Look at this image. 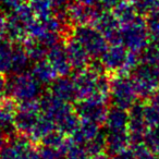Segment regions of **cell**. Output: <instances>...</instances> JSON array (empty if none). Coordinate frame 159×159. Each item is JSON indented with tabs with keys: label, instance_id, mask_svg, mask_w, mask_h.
I'll return each mask as SVG.
<instances>
[{
	"label": "cell",
	"instance_id": "cell-1",
	"mask_svg": "<svg viewBox=\"0 0 159 159\" xmlns=\"http://www.w3.org/2000/svg\"><path fill=\"white\" fill-rule=\"evenodd\" d=\"M40 94L42 84L32 75V73L23 72L20 74H14L7 80L6 95L14 99L16 102L37 99Z\"/></svg>",
	"mask_w": 159,
	"mask_h": 159
},
{
	"label": "cell",
	"instance_id": "cell-2",
	"mask_svg": "<svg viewBox=\"0 0 159 159\" xmlns=\"http://www.w3.org/2000/svg\"><path fill=\"white\" fill-rule=\"evenodd\" d=\"M121 45L133 52H141L150 43L146 20L139 16L134 21L123 24L120 29Z\"/></svg>",
	"mask_w": 159,
	"mask_h": 159
},
{
	"label": "cell",
	"instance_id": "cell-3",
	"mask_svg": "<svg viewBox=\"0 0 159 159\" xmlns=\"http://www.w3.org/2000/svg\"><path fill=\"white\" fill-rule=\"evenodd\" d=\"M136 94L141 98H150L159 89V66L142 63L132 72Z\"/></svg>",
	"mask_w": 159,
	"mask_h": 159
},
{
	"label": "cell",
	"instance_id": "cell-4",
	"mask_svg": "<svg viewBox=\"0 0 159 159\" xmlns=\"http://www.w3.org/2000/svg\"><path fill=\"white\" fill-rule=\"evenodd\" d=\"M137 94L132 77L118 73L110 81V100L113 106L121 109H130L136 102Z\"/></svg>",
	"mask_w": 159,
	"mask_h": 159
},
{
	"label": "cell",
	"instance_id": "cell-5",
	"mask_svg": "<svg viewBox=\"0 0 159 159\" xmlns=\"http://www.w3.org/2000/svg\"><path fill=\"white\" fill-rule=\"evenodd\" d=\"M71 35L81 43L92 58L102 57L108 48L109 44L105 36L93 25L74 26Z\"/></svg>",
	"mask_w": 159,
	"mask_h": 159
},
{
	"label": "cell",
	"instance_id": "cell-6",
	"mask_svg": "<svg viewBox=\"0 0 159 159\" xmlns=\"http://www.w3.org/2000/svg\"><path fill=\"white\" fill-rule=\"evenodd\" d=\"M25 135H13L0 146V159H35L37 149Z\"/></svg>",
	"mask_w": 159,
	"mask_h": 159
},
{
	"label": "cell",
	"instance_id": "cell-7",
	"mask_svg": "<svg viewBox=\"0 0 159 159\" xmlns=\"http://www.w3.org/2000/svg\"><path fill=\"white\" fill-rule=\"evenodd\" d=\"M92 25L105 36L109 45H121L120 22L111 11L102 9Z\"/></svg>",
	"mask_w": 159,
	"mask_h": 159
},
{
	"label": "cell",
	"instance_id": "cell-8",
	"mask_svg": "<svg viewBox=\"0 0 159 159\" xmlns=\"http://www.w3.org/2000/svg\"><path fill=\"white\" fill-rule=\"evenodd\" d=\"M102 9V8L99 9L96 6H89L79 1H73L72 3H69L66 7V16H68L69 24H73L74 26L92 25Z\"/></svg>",
	"mask_w": 159,
	"mask_h": 159
},
{
	"label": "cell",
	"instance_id": "cell-9",
	"mask_svg": "<svg viewBox=\"0 0 159 159\" xmlns=\"http://www.w3.org/2000/svg\"><path fill=\"white\" fill-rule=\"evenodd\" d=\"M74 111L81 120H89L100 124L105 122L108 109H107V104L86 98V99L77 100L74 106Z\"/></svg>",
	"mask_w": 159,
	"mask_h": 159
},
{
	"label": "cell",
	"instance_id": "cell-10",
	"mask_svg": "<svg viewBox=\"0 0 159 159\" xmlns=\"http://www.w3.org/2000/svg\"><path fill=\"white\" fill-rule=\"evenodd\" d=\"M39 106L40 112L53 120L55 123L66 115L74 111V107H72L71 102H64L51 93L43 95L39 98Z\"/></svg>",
	"mask_w": 159,
	"mask_h": 159
},
{
	"label": "cell",
	"instance_id": "cell-11",
	"mask_svg": "<svg viewBox=\"0 0 159 159\" xmlns=\"http://www.w3.org/2000/svg\"><path fill=\"white\" fill-rule=\"evenodd\" d=\"M99 75V73L95 72L89 66L82 69V70L75 71L72 79L74 81L75 87H76L79 100L86 99L93 95Z\"/></svg>",
	"mask_w": 159,
	"mask_h": 159
},
{
	"label": "cell",
	"instance_id": "cell-12",
	"mask_svg": "<svg viewBox=\"0 0 159 159\" xmlns=\"http://www.w3.org/2000/svg\"><path fill=\"white\" fill-rule=\"evenodd\" d=\"M129 50L123 45H111L100 57L105 71L110 73H122L128 59Z\"/></svg>",
	"mask_w": 159,
	"mask_h": 159
},
{
	"label": "cell",
	"instance_id": "cell-13",
	"mask_svg": "<svg viewBox=\"0 0 159 159\" xmlns=\"http://www.w3.org/2000/svg\"><path fill=\"white\" fill-rule=\"evenodd\" d=\"M47 60L52 64L59 76H66L73 70L66 52V44L59 42L50 47L47 53Z\"/></svg>",
	"mask_w": 159,
	"mask_h": 159
},
{
	"label": "cell",
	"instance_id": "cell-14",
	"mask_svg": "<svg viewBox=\"0 0 159 159\" xmlns=\"http://www.w3.org/2000/svg\"><path fill=\"white\" fill-rule=\"evenodd\" d=\"M66 48L73 70H82L89 66L91 56L86 51V49L81 45V43L72 35L69 36L68 40H66Z\"/></svg>",
	"mask_w": 159,
	"mask_h": 159
},
{
	"label": "cell",
	"instance_id": "cell-15",
	"mask_svg": "<svg viewBox=\"0 0 159 159\" xmlns=\"http://www.w3.org/2000/svg\"><path fill=\"white\" fill-rule=\"evenodd\" d=\"M16 100L8 97L0 102V132L11 137L16 135V125L14 118L18 110Z\"/></svg>",
	"mask_w": 159,
	"mask_h": 159
},
{
	"label": "cell",
	"instance_id": "cell-16",
	"mask_svg": "<svg viewBox=\"0 0 159 159\" xmlns=\"http://www.w3.org/2000/svg\"><path fill=\"white\" fill-rule=\"evenodd\" d=\"M50 93L56 97L68 102H74L79 100L76 87L72 77L58 76L50 84Z\"/></svg>",
	"mask_w": 159,
	"mask_h": 159
},
{
	"label": "cell",
	"instance_id": "cell-17",
	"mask_svg": "<svg viewBox=\"0 0 159 159\" xmlns=\"http://www.w3.org/2000/svg\"><path fill=\"white\" fill-rule=\"evenodd\" d=\"M40 111L37 110H26V109H19L16 110L14 118V125L16 132L29 137L35 124L37 123L40 117Z\"/></svg>",
	"mask_w": 159,
	"mask_h": 159
},
{
	"label": "cell",
	"instance_id": "cell-18",
	"mask_svg": "<svg viewBox=\"0 0 159 159\" xmlns=\"http://www.w3.org/2000/svg\"><path fill=\"white\" fill-rule=\"evenodd\" d=\"M130 145L131 139L128 130L108 131L106 134V150L110 156L126 149Z\"/></svg>",
	"mask_w": 159,
	"mask_h": 159
},
{
	"label": "cell",
	"instance_id": "cell-19",
	"mask_svg": "<svg viewBox=\"0 0 159 159\" xmlns=\"http://www.w3.org/2000/svg\"><path fill=\"white\" fill-rule=\"evenodd\" d=\"M31 73L42 85H50L59 76L57 71L47 60V58L36 61L32 68Z\"/></svg>",
	"mask_w": 159,
	"mask_h": 159
},
{
	"label": "cell",
	"instance_id": "cell-20",
	"mask_svg": "<svg viewBox=\"0 0 159 159\" xmlns=\"http://www.w3.org/2000/svg\"><path fill=\"white\" fill-rule=\"evenodd\" d=\"M100 132L99 124L89 120H81L79 128L71 134V139L77 145L84 146L89 139L95 137Z\"/></svg>",
	"mask_w": 159,
	"mask_h": 159
},
{
	"label": "cell",
	"instance_id": "cell-21",
	"mask_svg": "<svg viewBox=\"0 0 159 159\" xmlns=\"http://www.w3.org/2000/svg\"><path fill=\"white\" fill-rule=\"evenodd\" d=\"M129 119V112H126L125 109L113 107L108 110L104 123L106 124L107 131L128 130Z\"/></svg>",
	"mask_w": 159,
	"mask_h": 159
},
{
	"label": "cell",
	"instance_id": "cell-22",
	"mask_svg": "<svg viewBox=\"0 0 159 159\" xmlns=\"http://www.w3.org/2000/svg\"><path fill=\"white\" fill-rule=\"evenodd\" d=\"M111 12L121 25L132 22L139 16L131 0H120L111 9Z\"/></svg>",
	"mask_w": 159,
	"mask_h": 159
},
{
	"label": "cell",
	"instance_id": "cell-23",
	"mask_svg": "<svg viewBox=\"0 0 159 159\" xmlns=\"http://www.w3.org/2000/svg\"><path fill=\"white\" fill-rule=\"evenodd\" d=\"M22 44L27 56H29V58L32 61H39V60L45 59L47 57L49 48L45 46L42 42L36 39V38L27 36L22 42Z\"/></svg>",
	"mask_w": 159,
	"mask_h": 159
},
{
	"label": "cell",
	"instance_id": "cell-24",
	"mask_svg": "<svg viewBox=\"0 0 159 159\" xmlns=\"http://www.w3.org/2000/svg\"><path fill=\"white\" fill-rule=\"evenodd\" d=\"M56 129H57V126H56L55 121L48 118L47 116L42 115L38 119L37 123L34 126V129L32 130L31 134L29 135V139L34 143L42 142V139L47 134H49L51 131L56 130Z\"/></svg>",
	"mask_w": 159,
	"mask_h": 159
},
{
	"label": "cell",
	"instance_id": "cell-25",
	"mask_svg": "<svg viewBox=\"0 0 159 159\" xmlns=\"http://www.w3.org/2000/svg\"><path fill=\"white\" fill-rule=\"evenodd\" d=\"M12 58H13V45L8 38L0 39V73L11 72Z\"/></svg>",
	"mask_w": 159,
	"mask_h": 159
},
{
	"label": "cell",
	"instance_id": "cell-26",
	"mask_svg": "<svg viewBox=\"0 0 159 159\" xmlns=\"http://www.w3.org/2000/svg\"><path fill=\"white\" fill-rule=\"evenodd\" d=\"M30 58L25 51L23 44L16 43L13 45V58H12V70L11 72L13 74H20L25 72L27 66H29Z\"/></svg>",
	"mask_w": 159,
	"mask_h": 159
},
{
	"label": "cell",
	"instance_id": "cell-27",
	"mask_svg": "<svg viewBox=\"0 0 159 159\" xmlns=\"http://www.w3.org/2000/svg\"><path fill=\"white\" fill-rule=\"evenodd\" d=\"M27 3L34 14L39 20H44L55 14V10L50 0H27Z\"/></svg>",
	"mask_w": 159,
	"mask_h": 159
},
{
	"label": "cell",
	"instance_id": "cell-28",
	"mask_svg": "<svg viewBox=\"0 0 159 159\" xmlns=\"http://www.w3.org/2000/svg\"><path fill=\"white\" fill-rule=\"evenodd\" d=\"M80 123H81V119L79 116L75 113V111L70 112L62 117L60 120L56 122V126L59 131H61L64 135L68 134L71 135L77 128H79Z\"/></svg>",
	"mask_w": 159,
	"mask_h": 159
},
{
	"label": "cell",
	"instance_id": "cell-29",
	"mask_svg": "<svg viewBox=\"0 0 159 159\" xmlns=\"http://www.w3.org/2000/svg\"><path fill=\"white\" fill-rule=\"evenodd\" d=\"M144 144L150 152L159 156V124L147 129L144 135Z\"/></svg>",
	"mask_w": 159,
	"mask_h": 159
},
{
	"label": "cell",
	"instance_id": "cell-30",
	"mask_svg": "<svg viewBox=\"0 0 159 159\" xmlns=\"http://www.w3.org/2000/svg\"><path fill=\"white\" fill-rule=\"evenodd\" d=\"M142 63L159 66V45L150 42L143 50L139 56Z\"/></svg>",
	"mask_w": 159,
	"mask_h": 159
},
{
	"label": "cell",
	"instance_id": "cell-31",
	"mask_svg": "<svg viewBox=\"0 0 159 159\" xmlns=\"http://www.w3.org/2000/svg\"><path fill=\"white\" fill-rule=\"evenodd\" d=\"M84 147L91 156H95L100 152H104V150H106V134L99 132L95 137L89 139L84 145Z\"/></svg>",
	"mask_w": 159,
	"mask_h": 159
},
{
	"label": "cell",
	"instance_id": "cell-32",
	"mask_svg": "<svg viewBox=\"0 0 159 159\" xmlns=\"http://www.w3.org/2000/svg\"><path fill=\"white\" fill-rule=\"evenodd\" d=\"M66 139H64L63 133L58 130V129H56V130L51 131L49 134H47L46 136L42 139L40 143L44 144V145L50 146V147L57 148V149L60 150V148L62 147V145L64 144Z\"/></svg>",
	"mask_w": 159,
	"mask_h": 159
},
{
	"label": "cell",
	"instance_id": "cell-33",
	"mask_svg": "<svg viewBox=\"0 0 159 159\" xmlns=\"http://www.w3.org/2000/svg\"><path fill=\"white\" fill-rule=\"evenodd\" d=\"M64 156L66 157V159H92V156L85 149L84 146L77 145L72 139Z\"/></svg>",
	"mask_w": 159,
	"mask_h": 159
},
{
	"label": "cell",
	"instance_id": "cell-34",
	"mask_svg": "<svg viewBox=\"0 0 159 159\" xmlns=\"http://www.w3.org/2000/svg\"><path fill=\"white\" fill-rule=\"evenodd\" d=\"M144 118L148 128L159 124V112L150 104L144 107Z\"/></svg>",
	"mask_w": 159,
	"mask_h": 159
},
{
	"label": "cell",
	"instance_id": "cell-35",
	"mask_svg": "<svg viewBox=\"0 0 159 159\" xmlns=\"http://www.w3.org/2000/svg\"><path fill=\"white\" fill-rule=\"evenodd\" d=\"M38 155L42 157L43 159H60V157L62 156L61 152L57 148L50 147L47 145H42L39 146V148L37 149Z\"/></svg>",
	"mask_w": 159,
	"mask_h": 159
},
{
	"label": "cell",
	"instance_id": "cell-36",
	"mask_svg": "<svg viewBox=\"0 0 159 159\" xmlns=\"http://www.w3.org/2000/svg\"><path fill=\"white\" fill-rule=\"evenodd\" d=\"M132 150L134 154L133 159H156V155L150 152L144 143L137 146H133Z\"/></svg>",
	"mask_w": 159,
	"mask_h": 159
},
{
	"label": "cell",
	"instance_id": "cell-37",
	"mask_svg": "<svg viewBox=\"0 0 159 159\" xmlns=\"http://www.w3.org/2000/svg\"><path fill=\"white\" fill-rule=\"evenodd\" d=\"M50 2L55 10V14L66 12V7L69 5L68 0H50Z\"/></svg>",
	"mask_w": 159,
	"mask_h": 159
},
{
	"label": "cell",
	"instance_id": "cell-38",
	"mask_svg": "<svg viewBox=\"0 0 159 159\" xmlns=\"http://www.w3.org/2000/svg\"><path fill=\"white\" fill-rule=\"evenodd\" d=\"M8 31V16L3 13H0V39L7 38Z\"/></svg>",
	"mask_w": 159,
	"mask_h": 159
},
{
	"label": "cell",
	"instance_id": "cell-39",
	"mask_svg": "<svg viewBox=\"0 0 159 159\" xmlns=\"http://www.w3.org/2000/svg\"><path fill=\"white\" fill-rule=\"evenodd\" d=\"M0 1H1V3H2L6 8L10 9L11 11L16 10V8L20 7L22 3L25 2L24 0H0Z\"/></svg>",
	"mask_w": 159,
	"mask_h": 159
},
{
	"label": "cell",
	"instance_id": "cell-40",
	"mask_svg": "<svg viewBox=\"0 0 159 159\" xmlns=\"http://www.w3.org/2000/svg\"><path fill=\"white\" fill-rule=\"evenodd\" d=\"M133 156H134V154H133L132 148H131V149L126 148V149L113 155L112 159H133Z\"/></svg>",
	"mask_w": 159,
	"mask_h": 159
},
{
	"label": "cell",
	"instance_id": "cell-41",
	"mask_svg": "<svg viewBox=\"0 0 159 159\" xmlns=\"http://www.w3.org/2000/svg\"><path fill=\"white\" fill-rule=\"evenodd\" d=\"M6 92H7V79L2 73H0V102L3 100Z\"/></svg>",
	"mask_w": 159,
	"mask_h": 159
},
{
	"label": "cell",
	"instance_id": "cell-42",
	"mask_svg": "<svg viewBox=\"0 0 159 159\" xmlns=\"http://www.w3.org/2000/svg\"><path fill=\"white\" fill-rule=\"evenodd\" d=\"M120 0H98V3L102 6V9H112Z\"/></svg>",
	"mask_w": 159,
	"mask_h": 159
},
{
	"label": "cell",
	"instance_id": "cell-43",
	"mask_svg": "<svg viewBox=\"0 0 159 159\" xmlns=\"http://www.w3.org/2000/svg\"><path fill=\"white\" fill-rule=\"evenodd\" d=\"M150 100V105H152V107H155V108L158 110L159 112V92H157V93H155L154 95L152 96V97L149 98Z\"/></svg>",
	"mask_w": 159,
	"mask_h": 159
},
{
	"label": "cell",
	"instance_id": "cell-44",
	"mask_svg": "<svg viewBox=\"0 0 159 159\" xmlns=\"http://www.w3.org/2000/svg\"><path fill=\"white\" fill-rule=\"evenodd\" d=\"M92 159H111L110 155L109 154H105V152H100L98 155H95V156L92 157Z\"/></svg>",
	"mask_w": 159,
	"mask_h": 159
},
{
	"label": "cell",
	"instance_id": "cell-45",
	"mask_svg": "<svg viewBox=\"0 0 159 159\" xmlns=\"http://www.w3.org/2000/svg\"><path fill=\"white\" fill-rule=\"evenodd\" d=\"M73 1H79V2H82L89 6H96V3L98 2V0H73Z\"/></svg>",
	"mask_w": 159,
	"mask_h": 159
}]
</instances>
